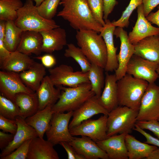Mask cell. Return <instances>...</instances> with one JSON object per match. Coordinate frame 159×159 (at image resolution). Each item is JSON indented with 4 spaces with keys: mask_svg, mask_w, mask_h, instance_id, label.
I'll list each match as a JSON object with an SVG mask.
<instances>
[{
    "mask_svg": "<svg viewBox=\"0 0 159 159\" xmlns=\"http://www.w3.org/2000/svg\"><path fill=\"white\" fill-rule=\"evenodd\" d=\"M63 7L57 16L61 17L77 30L90 29L100 33L103 26L94 17L86 0H61Z\"/></svg>",
    "mask_w": 159,
    "mask_h": 159,
    "instance_id": "1",
    "label": "cell"
},
{
    "mask_svg": "<svg viewBox=\"0 0 159 159\" xmlns=\"http://www.w3.org/2000/svg\"><path fill=\"white\" fill-rule=\"evenodd\" d=\"M97 32L90 29L77 30V44L91 63L105 68L107 53L104 40Z\"/></svg>",
    "mask_w": 159,
    "mask_h": 159,
    "instance_id": "2",
    "label": "cell"
},
{
    "mask_svg": "<svg viewBox=\"0 0 159 159\" xmlns=\"http://www.w3.org/2000/svg\"><path fill=\"white\" fill-rule=\"evenodd\" d=\"M148 83L126 74L117 82L119 105L139 110Z\"/></svg>",
    "mask_w": 159,
    "mask_h": 159,
    "instance_id": "3",
    "label": "cell"
},
{
    "mask_svg": "<svg viewBox=\"0 0 159 159\" xmlns=\"http://www.w3.org/2000/svg\"><path fill=\"white\" fill-rule=\"evenodd\" d=\"M57 87L61 90L57 102L53 106L54 113L74 111L89 98L95 95L91 90L90 83H85L75 87L60 86Z\"/></svg>",
    "mask_w": 159,
    "mask_h": 159,
    "instance_id": "4",
    "label": "cell"
},
{
    "mask_svg": "<svg viewBox=\"0 0 159 159\" xmlns=\"http://www.w3.org/2000/svg\"><path fill=\"white\" fill-rule=\"evenodd\" d=\"M14 22L23 31L40 32L60 26L53 19H47L42 16L38 13L37 7L31 0H26L18 10L17 17Z\"/></svg>",
    "mask_w": 159,
    "mask_h": 159,
    "instance_id": "5",
    "label": "cell"
},
{
    "mask_svg": "<svg viewBox=\"0 0 159 159\" xmlns=\"http://www.w3.org/2000/svg\"><path fill=\"white\" fill-rule=\"evenodd\" d=\"M138 110L119 105L109 112L107 121V135L131 133L136 124Z\"/></svg>",
    "mask_w": 159,
    "mask_h": 159,
    "instance_id": "6",
    "label": "cell"
},
{
    "mask_svg": "<svg viewBox=\"0 0 159 159\" xmlns=\"http://www.w3.org/2000/svg\"><path fill=\"white\" fill-rule=\"evenodd\" d=\"M49 77L55 86H64L75 87L81 84L90 83L88 72H74L70 66L62 64L49 69Z\"/></svg>",
    "mask_w": 159,
    "mask_h": 159,
    "instance_id": "7",
    "label": "cell"
},
{
    "mask_svg": "<svg viewBox=\"0 0 159 159\" xmlns=\"http://www.w3.org/2000/svg\"><path fill=\"white\" fill-rule=\"evenodd\" d=\"M73 111L66 113H54L50 123L49 129L46 132L47 140L54 145L62 141L70 142L74 138L69 128L70 120Z\"/></svg>",
    "mask_w": 159,
    "mask_h": 159,
    "instance_id": "8",
    "label": "cell"
},
{
    "mask_svg": "<svg viewBox=\"0 0 159 159\" xmlns=\"http://www.w3.org/2000/svg\"><path fill=\"white\" fill-rule=\"evenodd\" d=\"M159 117V86L149 83L142 98L137 121L157 120Z\"/></svg>",
    "mask_w": 159,
    "mask_h": 159,
    "instance_id": "9",
    "label": "cell"
},
{
    "mask_svg": "<svg viewBox=\"0 0 159 159\" xmlns=\"http://www.w3.org/2000/svg\"><path fill=\"white\" fill-rule=\"evenodd\" d=\"M107 115H103L97 119L84 120L69 129L70 133L73 136L88 137L95 142L103 140L108 137L107 133Z\"/></svg>",
    "mask_w": 159,
    "mask_h": 159,
    "instance_id": "10",
    "label": "cell"
},
{
    "mask_svg": "<svg viewBox=\"0 0 159 159\" xmlns=\"http://www.w3.org/2000/svg\"><path fill=\"white\" fill-rule=\"evenodd\" d=\"M159 65L134 54L127 65L126 74L148 83H154L159 77L157 72Z\"/></svg>",
    "mask_w": 159,
    "mask_h": 159,
    "instance_id": "11",
    "label": "cell"
},
{
    "mask_svg": "<svg viewBox=\"0 0 159 159\" xmlns=\"http://www.w3.org/2000/svg\"><path fill=\"white\" fill-rule=\"evenodd\" d=\"M0 94L14 102L15 95L17 93L35 92L24 84L19 74L4 70L0 71Z\"/></svg>",
    "mask_w": 159,
    "mask_h": 159,
    "instance_id": "12",
    "label": "cell"
},
{
    "mask_svg": "<svg viewBox=\"0 0 159 159\" xmlns=\"http://www.w3.org/2000/svg\"><path fill=\"white\" fill-rule=\"evenodd\" d=\"M114 35L119 38L120 41V51L117 54L118 66L115 71L118 80L126 74L127 65L134 54L135 47L130 42L127 32L122 28L117 27L114 30Z\"/></svg>",
    "mask_w": 159,
    "mask_h": 159,
    "instance_id": "13",
    "label": "cell"
},
{
    "mask_svg": "<svg viewBox=\"0 0 159 159\" xmlns=\"http://www.w3.org/2000/svg\"><path fill=\"white\" fill-rule=\"evenodd\" d=\"M109 112L99 103L97 98L94 95L73 112L72 118L69 125L70 129L80 124L83 121L99 114L107 115Z\"/></svg>",
    "mask_w": 159,
    "mask_h": 159,
    "instance_id": "14",
    "label": "cell"
},
{
    "mask_svg": "<svg viewBox=\"0 0 159 159\" xmlns=\"http://www.w3.org/2000/svg\"><path fill=\"white\" fill-rule=\"evenodd\" d=\"M138 18L132 30L128 35L130 42L135 45L149 36H159V28L152 26L144 15L143 4L137 7Z\"/></svg>",
    "mask_w": 159,
    "mask_h": 159,
    "instance_id": "15",
    "label": "cell"
},
{
    "mask_svg": "<svg viewBox=\"0 0 159 159\" xmlns=\"http://www.w3.org/2000/svg\"><path fill=\"white\" fill-rule=\"evenodd\" d=\"M15 120L17 125L16 131L12 141L1 151L0 159L10 154L26 140L38 137L35 130L26 123L25 119L18 116Z\"/></svg>",
    "mask_w": 159,
    "mask_h": 159,
    "instance_id": "16",
    "label": "cell"
},
{
    "mask_svg": "<svg viewBox=\"0 0 159 159\" xmlns=\"http://www.w3.org/2000/svg\"><path fill=\"white\" fill-rule=\"evenodd\" d=\"M127 134L124 133L113 135L96 142L107 154L109 159H128L125 143V137Z\"/></svg>",
    "mask_w": 159,
    "mask_h": 159,
    "instance_id": "17",
    "label": "cell"
},
{
    "mask_svg": "<svg viewBox=\"0 0 159 159\" xmlns=\"http://www.w3.org/2000/svg\"><path fill=\"white\" fill-rule=\"evenodd\" d=\"M69 143L85 159H109L107 154L89 137H74Z\"/></svg>",
    "mask_w": 159,
    "mask_h": 159,
    "instance_id": "18",
    "label": "cell"
},
{
    "mask_svg": "<svg viewBox=\"0 0 159 159\" xmlns=\"http://www.w3.org/2000/svg\"><path fill=\"white\" fill-rule=\"evenodd\" d=\"M105 25L100 32L103 39L106 47L107 59L104 70L107 72L115 71L118 66L116 52L117 47L115 46L113 35L115 26L109 20L105 21Z\"/></svg>",
    "mask_w": 159,
    "mask_h": 159,
    "instance_id": "19",
    "label": "cell"
},
{
    "mask_svg": "<svg viewBox=\"0 0 159 159\" xmlns=\"http://www.w3.org/2000/svg\"><path fill=\"white\" fill-rule=\"evenodd\" d=\"M117 81L115 74L106 72L103 90L97 98L100 104L109 112L119 106Z\"/></svg>",
    "mask_w": 159,
    "mask_h": 159,
    "instance_id": "20",
    "label": "cell"
},
{
    "mask_svg": "<svg viewBox=\"0 0 159 159\" xmlns=\"http://www.w3.org/2000/svg\"><path fill=\"white\" fill-rule=\"evenodd\" d=\"M40 32L43 38L42 52L51 54L62 50L67 44L65 30L60 26Z\"/></svg>",
    "mask_w": 159,
    "mask_h": 159,
    "instance_id": "21",
    "label": "cell"
},
{
    "mask_svg": "<svg viewBox=\"0 0 159 159\" xmlns=\"http://www.w3.org/2000/svg\"><path fill=\"white\" fill-rule=\"evenodd\" d=\"M39 102L38 111L49 105H53L58 100L61 90L54 85L49 76H45L35 92Z\"/></svg>",
    "mask_w": 159,
    "mask_h": 159,
    "instance_id": "22",
    "label": "cell"
},
{
    "mask_svg": "<svg viewBox=\"0 0 159 159\" xmlns=\"http://www.w3.org/2000/svg\"><path fill=\"white\" fill-rule=\"evenodd\" d=\"M51 142L39 137L32 139L27 159H59V155Z\"/></svg>",
    "mask_w": 159,
    "mask_h": 159,
    "instance_id": "23",
    "label": "cell"
},
{
    "mask_svg": "<svg viewBox=\"0 0 159 159\" xmlns=\"http://www.w3.org/2000/svg\"><path fill=\"white\" fill-rule=\"evenodd\" d=\"M134 45V54L159 64V36L146 37Z\"/></svg>",
    "mask_w": 159,
    "mask_h": 159,
    "instance_id": "24",
    "label": "cell"
},
{
    "mask_svg": "<svg viewBox=\"0 0 159 159\" xmlns=\"http://www.w3.org/2000/svg\"><path fill=\"white\" fill-rule=\"evenodd\" d=\"M43 38L40 32L23 31L19 44L16 51L28 56L39 55L42 52Z\"/></svg>",
    "mask_w": 159,
    "mask_h": 159,
    "instance_id": "25",
    "label": "cell"
},
{
    "mask_svg": "<svg viewBox=\"0 0 159 159\" xmlns=\"http://www.w3.org/2000/svg\"><path fill=\"white\" fill-rule=\"evenodd\" d=\"M53 106L49 105L25 119L26 123L35 130L39 137L43 138L44 133L49 128L54 114L52 110Z\"/></svg>",
    "mask_w": 159,
    "mask_h": 159,
    "instance_id": "26",
    "label": "cell"
},
{
    "mask_svg": "<svg viewBox=\"0 0 159 159\" xmlns=\"http://www.w3.org/2000/svg\"><path fill=\"white\" fill-rule=\"evenodd\" d=\"M45 68L42 63L35 62L28 69L20 73V78L26 86L36 92L45 76Z\"/></svg>",
    "mask_w": 159,
    "mask_h": 159,
    "instance_id": "27",
    "label": "cell"
},
{
    "mask_svg": "<svg viewBox=\"0 0 159 159\" xmlns=\"http://www.w3.org/2000/svg\"><path fill=\"white\" fill-rule=\"evenodd\" d=\"M125 143L129 159H146L158 148L156 146L140 142L129 134L125 136Z\"/></svg>",
    "mask_w": 159,
    "mask_h": 159,
    "instance_id": "28",
    "label": "cell"
},
{
    "mask_svg": "<svg viewBox=\"0 0 159 159\" xmlns=\"http://www.w3.org/2000/svg\"><path fill=\"white\" fill-rule=\"evenodd\" d=\"M14 102L19 109L20 116L25 119L38 111L39 102L36 92L17 93L15 97Z\"/></svg>",
    "mask_w": 159,
    "mask_h": 159,
    "instance_id": "29",
    "label": "cell"
},
{
    "mask_svg": "<svg viewBox=\"0 0 159 159\" xmlns=\"http://www.w3.org/2000/svg\"><path fill=\"white\" fill-rule=\"evenodd\" d=\"M34 62L29 56L16 51L11 53L0 68L4 71L20 72L28 69Z\"/></svg>",
    "mask_w": 159,
    "mask_h": 159,
    "instance_id": "30",
    "label": "cell"
},
{
    "mask_svg": "<svg viewBox=\"0 0 159 159\" xmlns=\"http://www.w3.org/2000/svg\"><path fill=\"white\" fill-rule=\"evenodd\" d=\"M23 31L15 24L14 21L6 22V31L3 41L7 49L11 52L16 51L20 42Z\"/></svg>",
    "mask_w": 159,
    "mask_h": 159,
    "instance_id": "31",
    "label": "cell"
},
{
    "mask_svg": "<svg viewBox=\"0 0 159 159\" xmlns=\"http://www.w3.org/2000/svg\"><path fill=\"white\" fill-rule=\"evenodd\" d=\"M103 69H104L97 64L91 63L88 72L91 90L97 98L101 95L102 90L104 86L105 78Z\"/></svg>",
    "mask_w": 159,
    "mask_h": 159,
    "instance_id": "32",
    "label": "cell"
},
{
    "mask_svg": "<svg viewBox=\"0 0 159 159\" xmlns=\"http://www.w3.org/2000/svg\"><path fill=\"white\" fill-rule=\"evenodd\" d=\"M23 5L21 0H0V20L14 21Z\"/></svg>",
    "mask_w": 159,
    "mask_h": 159,
    "instance_id": "33",
    "label": "cell"
},
{
    "mask_svg": "<svg viewBox=\"0 0 159 159\" xmlns=\"http://www.w3.org/2000/svg\"><path fill=\"white\" fill-rule=\"evenodd\" d=\"M67 48L65 51L64 56L66 57L73 58L80 66L82 72H88L91 63L80 48L72 43L67 44Z\"/></svg>",
    "mask_w": 159,
    "mask_h": 159,
    "instance_id": "34",
    "label": "cell"
},
{
    "mask_svg": "<svg viewBox=\"0 0 159 159\" xmlns=\"http://www.w3.org/2000/svg\"><path fill=\"white\" fill-rule=\"evenodd\" d=\"M0 115L4 117L15 120L20 116L19 109L15 102L0 94Z\"/></svg>",
    "mask_w": 159,
    "mask_h": 159,
    "instance_id": "35",
    "label": "cell"
},
{
    "mask_svg": "<svg viewBox=\"0 0 159 159\" xmlns=\"http://www.w3.org/2000/svg\"><path fill=\"white\" fill-rule=\"evenodd\" d=\"M143 0H130L129 3L122 12L120 17L117 20L112 22L116 27H127L129 24V19L133 11L142 4Z\"/></svg>",
    "mask_w": 159,
    "mask_h": 159,
    "instance_id": "36",
    "label": "cell"
},
{
    "mask_svg": "<svg viewBox=\"0 0 159 159\" xmlns=\"http://www.w3.org/2000/svg\"><path fill=\"white\" fill-rule=\"evenodd\" d=\"M61 0H44L37 9L39 14L44 18L52 19L57 13Z\"/></svg>",
    "mask_w": 159,
    "mask_h": 159,
    "instance_id": "37",
    "label": "cell"
},
{
    "mask_svg": "<svg viewBox=\"0 0 159 159\" xmlns=\"http://www.w3.org/2000/svg\"><path fill=\"white\" fill-rule=\"evenodd\" d=\"M88 6L94 18L103 27L105 25L103 19V0H87Z\"/></svg>",
    "mask_w": 159,
    "mask_h": 159,
    "instance_id": "38",
    "label": "cell"
},
{
    "mask_svg": "<svg viewBox=\"0 0 159 159\" xmlns=\"http://www.w3.org/2000/svg\"><path fill=\"white\" fill-rule=\"evenodd\" d=\"M32 139H29L26 140L14 151L1 159H27Z\"/></svg>",
    "mask_w": 159,
    "mask_h": 159,
    "instance_id": "39",
    "label": "cell"
},
{
    "mask_svg": "<svg viewBox=\"0 0 159 159\" xmlns=\"http://www.w3.org/2000/svg\"><path fill=\"white\" fill-rule=\"evenodd\" d=\"M17 128L15 120H11L0 115V129L5 132L14 135Z\"/></svg>",
    "mask_w": 159,
    "mask_h": 159,
    "instance_id": "40",
    "label": "cell"
},
{
    "mask_svg": "<svg viewBox=\"0 0 159 159\" xmlns=\"http://www.w3.org/2000/svg\"><path fill=\"white\" fill-rule=\"evenodd\" d=\"M136 124L143 130L151 131L159 139V121L157 120L137 121Z\"/></svg>",
    "mask_w": 159,
    "mask_h": 159,
    "instance_id": "41",
    "label": "cell"
},
{
    "mask_svg": "<svg viewBox=\"0 0 159 159\" xmlns=\"http://www.w3.org/2000/svg\"><path fill=\"white\" fill-rule=\"evenodd\" d=\"M59 144L66 150L68 159H85L82 155L79 153L68 142L62 141Z\"/></svg>",
    "mask_w": 159,
    "mask_h": 159,
    "instance_id": "42",
    "label": "cell"
},
{
    "mask_svg": "<svg viewBox=\"0 0 159 159\" xmlns=\"http://www.w3.org/2000/svg\"><path fill=\"white\" fill-rule=\"evenodd\" d=\"M35 58L39 60L41 63L46 68H51L55 65L56 60L54 57L50 54H47Z\"/></svg>",
    "mask_w": 159,
    "mask_h": 159,
    "instance_id": "43",
    "label": "cell"
},
{
    "mask_svg": "<svg viewBox=\"0 0 159 159\" xmlns=\"http://www.w3.org/2000/svg\"><path fill=\"white\" fill-rule=\"evenodd\" d=\"M133 130L140 133L145 137L146 139V141L144 143L159 147V140L144 130L140 128L136 124Z\"/></svg>",
    "mask_w": 159,
    "mask_h": 159,
    "instance_id": "44",
    "label": "cell"
},
{
    "mask_svg": "<svg viewBox=\"0 0 159 159\" xmlns=\"http://www.w3.org/2000/svg\"><path fill=\"white\" fill-rule=\"evenodd\" d=\"M104 7L103 19H107L109 15L113 11L115 6L118 4L116 0H103Z\"/></svg>",
    "mask_w": 159,
    "mask_h": 159,
    "instance_id": "45",
    "label": "cell"
},
{
    "mask_svg": "<svg viewBox=\"0 0 159 159\" xmlns=\"http://www.w3.org/2000/svg\"><path fill=\"white\" fill-rule=\"evenodd\" d=\"M142 4L144 14L146 17L159 5V0H143Z\"/></svg>",
    "mask_w": 159,
    "mask_h": 159,
    "instance_id": "46",
    "label": "cell"
},
{
    "mask_svg": "<svg viewBox=\"0 0 159 159\" xmlns=\"http://www.w3.org/2000/svg\"><path fill=\"white\" fill-rule=\"evenodd\" d=\"M14 135L0 131V148L2 150L6 148L13 139Z\"/></svg>",
    "mask_w": 159,
    "mask_h": 159,
    "instance_id": "47",
    "label": "cell"
},
{
    "mask_svg": "<svg viewBox=\"0 0 159 159\" xmlns=\"http://www.w3.org/2000/svg\"><path fill=\"white\" fill-rule=\"evenodd\" d=\"M10 52L5 47L3 41L0 39V65L10 56Z\"/></svg>",
    "mask_w": 159,
    "mask_h": 159,
    "instance_id": "48",
    "label": "cell"
},
{
    "mask_svg": "<svg viewBox=\"0 0 159 159\" xmlns=\"http://www.w3.org/2000/svg\"><path fill=\"white\" fill-rule=\"evenodd\" d=\"M146 18L150 23L156 24L159 28V6L156 12L150 13Z\"/></svg>",
    "mask_w": 159,
    "mask_h": 159,
    "instance_id": "49",
    "label": "cell"
},
{
    "mask_svg": "<svg viewBox=\"0 0 159 159\" xmlns=\"http://www.w3.org/2000/svg\"><path fill=\"white\" fill-rule=\"evenodd\" d=\"M6 21L0 20V39L4 40L6 31Z\"/></svg>",
    "mask_w": 159,
    "mask_h": 159,
    "instance_id": "50",
    "label": "cell"
},
{
    "mask_svg": "<svg viewBox=\"0 0 159 159\" xmlns=\"http://www.w3.org/2000/svg\"><path fill=\"white\" fill-rule=\"evenodd\" d=\"M146 159H159V148H158L152 151Z\"/></svg>",
    "mask_w": 159,
    "mask_h": 159,
    "instance_id": "51",
    "label": "cell"
},
{
    "mask_svg": "<svg viewBox=\"0 0 159 159\" xmlns=\"http://www.w3.org/2000/svg\"><path fill=\"white\" fill-rule=\"evenodd\" d=\"M34 1L35 2V6H39L44 0H31Z\"/></svg>",
    "mask_w": 159,
    "mask_h": 159,
    "instance_id": "52",
    "label": "cell"
},
{
    "mask_svg": "<svg viewBox=\"0 0 159 159\" xmlns=\"http://www.w3.org/2000/svg\"><path fill=\"white\" fill-rule=\"evenodd\" d=\"M157 72L159 76V65L157 69Z\"/></svg>",
    "mask_w": 159,
    "mask_h": 159,
    "instance_id": "53",
    "label": "cell"
},
{
    "mask_svg": "<svg viewBox=\"0 0 159 159\" xmlns=\"http://www.w3.org/2000/svg\"><path fill=\"white\" fill-rule=\"evenodd\" d=\"M157 120L159 121V117L158 118V119Z\"/></svg>",
    "mask_w": 159,
    "mask_h": 159,
    "instance_id": "54",
    "label": "cell"
},
{
    "mask_svg": "<svg viewBox=\"0 0 159 159\" xmlns=\"http://www.w3.org/2000/svg\"></svg>",
    "mask_w": 159,
    "mask_h": 159,
    "instance_id": "55",
    "label": "cell"
}]
</instances>
